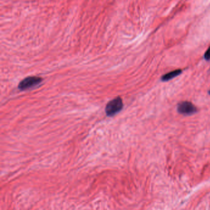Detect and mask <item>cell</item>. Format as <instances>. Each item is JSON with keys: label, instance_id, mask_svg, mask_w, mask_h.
Segmentation results:
<instances>
[{"label": "cell", "instance_id": "obj_4", "mask_svg": "<svg viewBox=\"0 0 210 210\" xmlns=\"http://www.w3.org/2000/svg\"><path fill=\"white\" fill-rule=\"evenodd\" d=\"M181 72H182V71L180 69L172 71L171 72H169V73H166V75H164L162 76L161 80L163 81H168L169 79H171L172 78L176 77L177 76L179 75L181 73Z\"/></svg>", "mask_w": 210, "mask_h": 210}, {"label": "cell", "instance_id": "obj_5", "mask_svg": "<svg viewBox=\"0 0 210 210\" xmlns=\"http://www.w3.org/2000/svg\"><path fill=\"white\" fill-rule=\"evenodd\" d=\"M204 58L206 60L210 59V47L208 48V49L205 52V54H204Z\"/></svg>", "mask_w": 210, "mask_h": 210}, {"label": "cell", "instance_id": "obj_2", "mask_svg": "<svg viewBox=\"0 0 210 210\" xmlns=\"http://www.w3.org/2000/svg\"><path fill=\"white\" fill-rule=\"evenodd\" d=\"M42 81V78L39 76H31L23 79L18 84V88L20 90H25L34 87L39 84Z\"/></svg>", "mask_w": 210, "mask_h": 210}, {"label": "cell", "instance_id": "obj_6", "mask_svg": "<svg viewBox=\"0 0 210 210\" xmlns=\"http://www.w3.org/2000/svg\"><path fill=\"white\" fill-rule=\"evenodd\" d=\"M208 92H209V94L210 95V91H208Z\"/></svg>", "mask_w": 210, "mask_h": 210}, {"label": "cell", "instance_id": "obj_3", "mask_svg": "<svg viewBox=\"0 0 210 210\" xmlns=\"http://www.w3.org/2000/svg\"><path fill=\"white\" fill-rule=\"evenodd\" d=\"M177 111L180 114L191 115L196 111V108L191 102L184 101L178 104Z\"/></svg>", "mask_w": 210, "mask_h": 210}, {"label": "cell", "instance_id": "obj_1", "mask_svg": "<svg viewBox=\"0 0 210 210\" xmlns=\"http://www.w3.org/2000/svg\"><path fill=\"white\" fill-rule=\"evenodd\" d=\"M123 103L120 97H117L108 102L105 107V113L107 116H112L119 112L123 108Z\"/></svg>", "mask_w": 210, "mask_h": 210}]
</instances>
